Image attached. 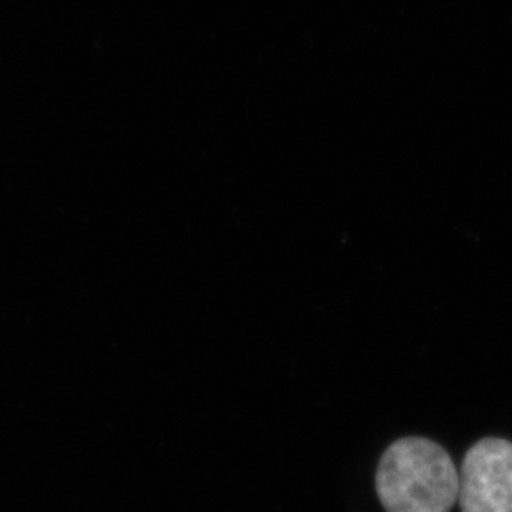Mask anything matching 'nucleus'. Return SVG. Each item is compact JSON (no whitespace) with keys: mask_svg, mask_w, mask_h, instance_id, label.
<instances>
[{"mask_svg":"<svg viewBox=\"0 0 512 512\" xmlns=\"http://www.w3.org/2000/svg\"><path fill=\"white\" fill-rule=\"evenodd\" d=\"M376 491L386 512H449L458 501L459 473L431 439H398L381 456Z\"/></svg>","mask_w":512,"mask_h":512,"instance_id":"nucleus-1","label":"nucleus"},{"mask_svg":"<svg viewBox=\"0 0 512 512\" xmlns=\"http://www.w3.org/2000/svg\"><path fill=\"white\" fill-rule=\"evenodd\" d=\"M463 512H512V443L486 438L464 456L459 471Z\"/></svg>","mask_w":512,"mask_h":512,"instance_id":"nucleus-2","label":"nucleus"}]
</instances>
